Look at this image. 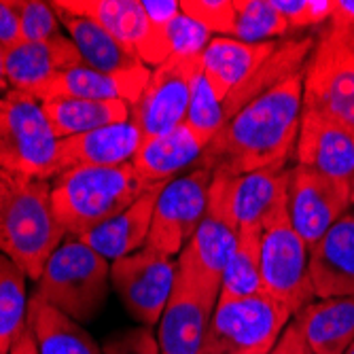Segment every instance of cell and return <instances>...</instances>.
I'll return each instance as SVG.
<instances>
[{
  "instance_id": "1",
  "label": "cell",
  "mask_w": 354,
  "mask_h": 354,
  "mask_svg": "<svg viewBox=\"0 0 354 354\" xmlns=\"http://www.w3.org/2000/svg\"><path fill=\"white\" fill-rule=\"evenodd\" d=\"M301 117L304 73L288 77L238 111L210 140L200 164L234 176L288 164L295 157Z\"/></svg>"
},
{
  "instance_id": "2",
  "label": "cell",
  "mask_w": 354,
  "mask_h": 354,
  "mask_svg": "<svg viewBox=\"0 0 354 354\" xmlns=\"http://www.w3.org/2000/svg\"><path fill=\"white\" fill-rule=\"evenodd\" d=\"M64 238L51 210V183L0 168V252L39 280Z\"/></svg>"
},
{
  "instance_id": "3",
  "label": "cell",
  "mask_w": 354,
  "mask_h": 354,
  "mask_svg": "<svg viewBox=\"0 0 354 354\" xmlns=\"http://www.w3.org/2000/svg\"><path fill=\"white\" fill-rule=\"evenodd\" d=\"M153 185L134 164L71 168L51 180V210L66 236L81 238L125 210Z\"/></svg>"
},
{
  "instance_id": "4",
  "label": "cell",
  "mask_w": 354,
  "mask_h": 354,
  "mask_svg": "<svg viewBox=\"0 0 354 354\" xmlns=\"http://www.w3.org/2000/svg\"><path fill=\"white\" fill-rule=\"evenodd\" d=\"M111 291V261L81 238L66 236L51 252L35 297L85 325L98 316Z\"/></svg>"
},
{
  "instance_id": "5",
  "label": "cell",
  "mask_w": 354,
  "mask_h": 354,
  "mask_svg": "<svg viewBox=\"0 0 354 354\" xmlns=\"http://www.w3.org/2000/svg\"><path fill=\"white\" fill-rule=\"evenodd\" d=\"M57 142L35 95L15 89L0 95V168L51 183L62 174Z\"/></svg>"
},
{
  "instance_id": "6",
  "label": "cell",
  "mask_w": 354,
  "mask_h": 354,
  "mask_svg": "<svg viewBox=\"0 0 354 354\" xmlns=\"http://www.w3.org/2000/svg\"><path fill=\"white\" fill-rule=\"evenodd\" d=\"M304 111L354 132V35L327 26L304 68Z\"/></svg>"
},
{
  "instance_id": "7",
  "label": "cell",
  "mask_w": 354,
  "mask_h": 354,
  "mask_svg": "<svg viewBox=\"0 0 354 354\" xmlns=\"http://www.w3.org/2000/svg\"><path fill=\"white\" fill-rule=\"evenodd\" d=\"M293 314L266 293L216 304L202 354H268Z\"/></svg>"
},
{
  "instance_id": "8",
  "label": "cell",
  "mask_w": 354,
  "mask_h": 354,
  "mask_svg": "<svg viewBox=\"0 0 354 354\" xmlns=\"http://www.w3.org/2000/svg\"><path fill=\"white\" fill-rule=\"evenodd\" d=\"M261 284L263 293L293 316L316 299L310 280V248L288 221L286 204L263 225Z\"/></svg>"
},
{
  "instance_id": "9",
  "label": "cell",
  "mask_w": 354,
  "mask_h": 354,
  "mask_svg": "<svg viewBox=\"0 0 354 354\" xmlns=\"http://www.w3.org/2000/svg\"><path fill=\"white\" fill-rule=\"evenodd\" d=\"M176 282V259L151 246L111 263V286L127 314L142 327H155L162 318Z\"/></svg>"
},
{
  "instance_id": "10",
  "label": "cell",
  "mask_w": 354,
  "mask_h": 354,
  "mask_svg": "<svg viewBox=\"0 0 354 354\" xmlns=\"http://www.w3.org/2000/svg\"><path fill=\"white\" fill-rule=\"evenodd\" d=\"M212 174L210 166L200 164L164 185L157 196L147 246L168 257L180 254L206 214Z\"/></svg>"
},
{
  "instance_id": "11",
  "label": "cell",
  "mask_w": 354,
  "mask_h": 354,
  "mask_svg": "<svg viewBox=\"0 0 354 354\" xmlns=\"http://www.w3.org/2000/svg\"><path fill=\"white\" fill-rule=\"evenodd\" d=\"M202 57H170L151 71L149 83L132 106V121L145 138L162 136L185 123Z\"/></svg>"
},
{
  "instance_id": "12",
  "label": "cell",
  "mask_w": 354,
  "mask_h": 354,
  "mask_svg": "<svg viewBox=\"0 0 354 354\" xmlns=\"http://www.w3.org/2000/svg\"><path fill=\"white\" fill-rule=\"evenodd\" d=\"M218 291L206 286L176 261L172 297L157 323V344L162 354H202Z\"/></svg>"
},
{
  "instance_id": "13",
  "label": "cell",
  "mask_w": 354,
  "mask_h": 354,
  "mask_svg": "<svg viewBox=\"0 0 354 354\" xmlns=\"http://www.w3.org/2000/svg\"><path fill=\"white\" fill-rule=\"evenodd\" d=\"M238 236L240 230L232 216L227 200V180L223 172H214L206 214L200 221L196 234L180 250L178 261L196 272L204 282L221 288V278L236 250Z\"/></svg>"
},
{
  "instance_id": "14",
  "label": "cell",
  "mask_w": 354,
  "mask_h": 354,
  "mask_svg": "<svg viewBox=\"0 0 354 354\" xmlns=\"http://www.w3.org/2000/svg\"><path fill=\"white\" fill-rule=\"evenodd\" d=\"M295 164L333 183L354 204V132L320 115L301 117Z\"/></svg>"
},
{
  "instance_id": "15",
  "label": "cell",
  "mask_w": 354,
  "mask_h": 354,
  "mask_svg": "<svg viewBox=\"0 0 354 354\" xmlns=\"http://www.w3.org/2000/svg\"><path fill=\"white\" fill-rule=\"evenodd\" d=\"M352 208L354 204L344 193L314 170L297 164L288 170L286 214L308 248H312L333 227V223Z\"/></svg>"
},
{
  "instance_id": "16",
  "label": "cell",
  "mask_w": 354,
  "mask_h": 354,
  "mask_svg": "<svg viewBox=\"0 0 354 354\" xmlns=\"http://www.w3.org/2000/svg\"><path fill=\"white\" fill-rule=\"evenodd\" d=\"M145 142L140 127L130 119L98 127L57 142V159L62 172L71 168H113L132 164Z\"/></svg>"
},
{
  "instance_id": "17",
  "label": "cell",
  "mask_w": 354,
  "mask_h": 354,
  "mask_svg": "<svg viewBox=\"0 0 354 354\" xmlns=\"http://www.w3.org/2000/svg\"><path fill=\"white\" fill-rule=\"evenodd\" d=\"M83 59L71 37H53L49 41H21L5 51V73L9 87L37 95L53 77L81 66Z\"/></svg>"
},
{
  "instance_id": "18",
  "label": "cell",
  "mask_w": 354,
  "mask_h": 354,
  "mask_svg": "<svg viewBox=\"0 0 354 354\" xmlns=\"http://www.w3.org/2000/svg\"><path fill=\"white\" fill-rule=\"evenodd\" d=\"M310 280L316 299L354 297V210L310 248Z\"/></svg>"
},
{
  "instance_id": "19",
  "label": "cell",
  "mask_w": 354,
  "mask_h": 354,
  "mask_svg": "<svg viewBox=\"0 0 354 354\" xmlns=\"http://www.w3.org/2000/svg\"><path fill=\"white\" fill-rule=\"evenodd\" d=\"M288 170V164H278L238 176L223 172L227 180L230 210L238 230L263 227L270 216L286 204Z\"/></svg>"
},
{
  "instance_id": "20",
  "label": "cell",
  "mask_w": 354,
  "mask_h": 354,
  "mask_svg": "<svg viewBox=\"0 0 354 354\" xmlns=\"http://www.w3.org/2000/svg\"><path fill=\"white\" fill-rule=\"evenodd\" d=\"M164 185L166 183H155L136 202H132L125 210L111 216L109 221L100 223L91 232L83 234L81 240L89 244L95 252H100L111 263L142 250L149 244L157 196L164 189Z\"/></svg>"
},
{
  "instance_id": "21",
  "label": "cell",
  "mask_w": 354,
  "mask_h": 354,
  "mask_svg": "<svg viewBox=\"0 0 354 354\" xmlns=\"http://www.w3.org/2000/svg\"><path fill=\"white\" fill-rule=\"evenodd\" d=\"M55 11L59 15L62 26L68 30V37L79 49L85 66L113 77H142L151 73V68L145 66L134 51L123 47L95 21L62 11L57 7Z\"/></svg>"
},
{
  "instance_id": "22",
  "label": "cell",
  "mask_w": 354,
  "mask_h": 354,
  "mask_svg": "<svg viewBox=\"0 0 354 354\" xmlns=\"http://www.w3.org/2000/svg\"><path fill=\"white\" fill-rule=\"evenodd\" d=\"M276 45L278 41L242 43L234 37H212L202 55V75L216 98L225 102V98L272 55Z\"/></svg>"
},
{
  "instance_id": "23",
  "label": "cell",
  "mask_w": 354,
  "mask_h": 354,
  "mask_svg": "<svg viewBox=\"0 0 354 354\" xmlns=\"http://www.w3.org/2000/svg\"><path fill=\"white\" fill-rule=\"evenodd\" d=\"M206 147L183 123L168 134L145 138L132 164L149 183H170L200 166Z\"/></svg>"
},
{
  "instance_id": "24",
  "label": "cell",
  "mask_w": 354,
  "mask_h": 354,
  "mask_svg": "<svg viewBox=\"0 0 354 354\" xmlns=\"http://www.w3.org/2000/svg\"><path fill=\"white\" fill-rule=\"evenodd\" d=\"M149 77L151 73L142 77H113L81 64V66H75L53 77L45 87L39 89L35 98L39 102H47L53 98L123 100L134 106L149 83Z\"/></svg>"
},
{
  "instance_id": "25",
  "label": "cell",
  "mask_w": 354,
  "mask_h": 354,
  "mask_svg": "<svg viewBox=\"0 0 354 354\" xmlns=\"http://www.w3.org/2000/svg\"><path fill=\"white\" fill-rule=\"evenodd\" d=\"M293 323L312 354H346L354 344V297L314 299Z\"/></svg>"
},
{
  "instance_id": "26",
  "label": "cell",
  "mask_w": 354,
  "mask_h": 354,
  "mask_svg": "<svg viewBox=\"0 0 354 354\" xmlns=\"http://www.w3.org/2000/svg\"><path fill=\"white\" fill-rule=\"evenodd\" d=\"M316 37L308 35L304 39H286L278 41L272 55L257 68L242 85H238L223 102L225 123H227L238 111H242L248 102L259 98L278 83L286 81L288 77L304 73L308 57L314 49Z\"/></svg>"
},
{
  "instance_id": "27",
  "label": "cell",
  "mask_w": 354,
  "mask_h": 354,
  "mask_svg": "<svg viewBox=\"0 0 354 354\" xmlns=\"http://www.w3.org/2000/svg\"><path fill=\"white\" fill-rule=\"evenodd\" d=\"M41 104L57 140L132 119V106L123 100L53 98Z\"/></svg>"
},
{
  "instance_id": "28",
  "label": "cell",
  "mask_w": 354,
  "mask_h": 354,
  "mask_svg": "<svg viewBox=\"0 0 354 354\" xmlns=\"http://www.w3.org/2000/svg\"><path fill=\"white\" fill-rule=\"evenodd\" d=\"M28 327L39 354H102V348L81 323L35 295L28 304Z\"/></svg>"
},
{
  "instance_id": "29",
  "label": "cell",
  "mask_w": 354,
  "mask_h": 354,
  "mask_svg": "<svg viewBox=\"0 0 354 354\" xmlns=\"http://www.w3.org/2000/svg\"><path fill=\"white\" fill-rule=\"evenodd\" d=\"M53 7L95 21L134 53L149 28L142 0H53Z\"/></svg>"
},
{
  "instance_id": "30",
  "label": "cell",
  "mask_w": 354,
  "mask_h": 354,
  "mask_svg": "<svg viewBox=\"0 0 354 354\" xmlns=\"http://www.w3.org/2000/svg\"><path fill=\"white\" fill-rule=\"evenodd\" d=\"M261 234L263 227L240 230L236 250L221 278V301L244 299L263 293L261 284Z\"/></svg>"
},
{
  "instance_id": "31",
  "label": "cell",
  "mask_w": 354,
  "mask_h": 354,
  "mask_svg": "<svg viewBox=\"0 0 354 354\" xmlns=\"http://www.w3.org/2000/svg\"><path fill=\"white\" fill-rule=\"evenodd\" d=\"M24 270L0 252V348L11 350L28 325V295Z\"/></svg>"
},
{
  "instance_id": "32",
  "label": "cell",
  "mask_w": 354,
  "mask_h": 354,
  "mask_svg": "<svg viewBox=\"0 0 354 354\" xmlns=\"http://www.w3.org/2000/svg\"><path fill=\"white\" fill-rule=\"evenodd\" d=\"M236 24L232 37L242 43H272L286 37L288 26L274 0H234Z\"/></svg>"
},
{
  "instance_id": "33",
  "label": "cell",
  "mask_w": 354,
  "mask_h": 354,
  "mask_svg": "<svg viewBox=\"0 0 354 354\" xmlns=\"http://www.w3.org/2000/svg\"><path fill=\"white\" fill-rule=\"evenodd\" d=\"M185 125L206 145H210V140L225 125L223 102L216 98V93L212 91V87L208 85L202 73L198 75L196 83H193V93H191Z\"/></svg>"
},
{
  "instance_id": "34",
  "label": "cell",
  "mask_w": 354,
  "mask_h": 354,
  "mask_svg": "<svg viewBox=\"0 0 354 354\" xmlns=\"http://www.w3.org/2000/svg\"><path fill=\"white\" fill-rule=\"evenodd\" d=\"M24 41H49L62 35V21L51 3L43 0H15Z\"/></svg>"
},
{
  "instance_id": "35",
  "label": "cell",
  "mask_w": 354,
  "mask_h": 354,
  "mask_svg": "<svg viewBox=\"0 0 354 354\" xmlns=\"http://www.w3.org/2000/svg\"><path fill=\"white\" fill-rule=\"evenodd\" d=\"M180 11L204 26L212 37H232L236 24L234 0H180Z\"/></svg>"
},
{
  "instance_id": "36",
  "label": "cell",
  "mask_w": 354,
  "mask_h": 354,
  "mask_svg": "<svg viewBox=\"0 0 354 354\" xmlns=\"http://www.w3.org/2000/svg\"><path fill=\"white\" fill-rule=\"evenodd\" d=\"M210 41V32L198 21L183 15V11L168 28L170 57H202Z\"/></svg>"
},
{
  "instance_id": "37",
  "label": "cell",
  "mask_w": 354,
  "mask_h": 354,
  "mask_svg": "<svg viewBox=\"0 0 354 354\" xmlns=\"http://www.w3.org/2000/svg\"><path fill=\"white\" fill-rule=\"evenodd\" d=\"M335 0H274L291 32L329 24Z\"/></svg>"
},
{
  "instance_id": "38",
  "label": "cell",
  "mask_w": 354,
  "mask_h": 354,
  "mask_svg": "<svg viewBox=\"0 0 354 354\" xmlns=\"http://www.w3.org/2000/svg\"><path fill=\"white\" fill-rule=\"evenodd\" d=\"M102 354H162L151 327H132L113 333L102 344Z\"/></svg>"
},
{
  "instance_id": "39",
  "label": "cell",
  "mask_w": 354,
  "mask_h": 354,
  "mask_svg": "<svg viewBox=\"0 0 354 354\" xmlns=\"http://www.w3.org/2000/svg\"><path fill=\"white\" fill-rule=\"evenodd\" d=\"M24 41L21 24L15 9V0H0V45L3 49H11Z\"/></svg>"
},
{
  "instance_id": "40",
  "label": "cell",
  "mask_w": 354,
  "mask_h": 354,
  "mask_svg": "<svg viewBox=\"0 0 354 354\" xmlns=\"http://www.w3.org/2000/svg\"><path fill=\"white\" fill-rule=\"evenodd\" d=\"M147 19L155 26H170L180 15L178 0H142Z\"/></svg>"
},
{
  "instance_id": "41",
  "label": "cell",
  "mask_w": 354,
  "mask_h": 354,
  "mask_svg": "<svg viewBox=\"0 0 354 354\" xmlns=\"http://www.w3.org/2000/svg\"><path fill=\"white\" fill-rule=\"evenodd\" d=\"M268 354H312L308 344L304 342L297 325L293 323H288L286 329L282 331V335L278 337V342L274 344V348L268 352Z\"/></svg>"
},
{
  "instance_id": "42",
  "label": "cell",
  "mask_w": 354,
  "mask_h": 354,
  "mask_svg": "<svg viewBox=\"0 0 354 354\" xmlns=\"http://www.w3.org/2000/svg\"><path fill=\"white\" fill-rule=\"evenodd\" d=\"M327 26L337 30H354V0H335Z\"/></svg>"
},
{
  "instance_id": "43",
  "label": "cell",
  "mask_w": 354,
  "mask_h": 354,
  "mask_svg": "<svg viewBox=\"0 0 354 354\" xmlns=\"http://www.w3.org/2000/svg\"><path fill=\"white\" fill-rule=\"evenodd\" d=\"M11 354H39L35 335H32L30 327L26 325V329L15 337L13 346H11Z\"/></svg>"
},
{
  "instance_id": "44",
  "label": "cell",
  "mask_w": 354,
  "mask_h": 354,
  "mask_svg": "<svg viewBox=\"0 0 354 354\" xmlns=\"http://www.w3.org/2000/svg\"><path fill=\"white\" fill-rule=\"evenodd\" d=\"M11 87H9V81H7V73H5V49L0 45V93H7Z\"/></svg>"
},
{
  "instance_id": "45",
  "label": "cell",
  "mask_w": 354,
  "mask_h": 354,
  "mask_svg": "<svg viewBox=\"0 0 354 354\" xmlns=\"http://www.w3.org/2000/svg\"><path fill=\"white\" fill-rule=\"evenodd\" d=\"M0 354H11V350H5V348H0Z\"/></svg>"
},
{
  "instance_id": "46",
  "label": "cell",
  "mask_w": 354,
  "mask_h": 354,
  "mask_svg": "<svg viewBox=\"0 0 354 354\" xmlns=\"http://www.w3.org/2000/svg\"><path fill=\"white\" fill-rule=\"evenodd\" d=\"M346 354H354V344H352V346L348 348V352H346Z\"/></svg>"
},
{
  "instance_id": "47",
  "label": "cell",
  "mask_w": 354,
  "mask_h": 354,
  "mask_svg": "<svg viewBox=\"0 0 354 354\" xmlns=\"http://www.w3.org/2000/svg\"><path fill=\"white\" fill-rule=\"evenodd\" d=\"M352 35H354V30H352Z\"/></svg>"
}]
</instances>
